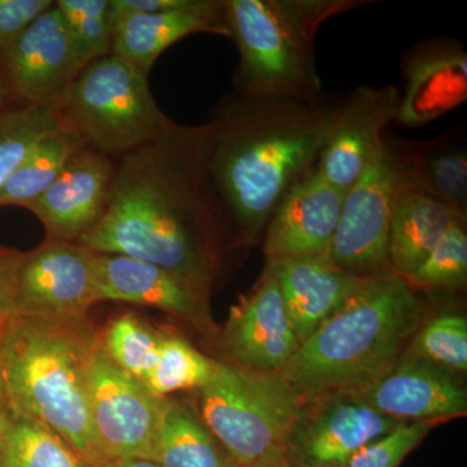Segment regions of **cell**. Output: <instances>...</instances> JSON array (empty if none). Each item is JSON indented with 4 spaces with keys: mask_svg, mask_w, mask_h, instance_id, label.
Returning <instances> with one entry per match:
<instances>
[{
    "mask_svg": "<svg viewBox=\"0 0 467 467\" xmlns=\"http://www.w3.org/2000/svg\"><path fill=\"white\" fill-rule=\"evenodd\" d=\"M211 124H171L117 159L109 209L78 244L211 288L236 244L209 178Z\"/></svg>",
    "mask_w": 467,
    "mask_h": 467,
    "instance_id": "obj_1",
    "label": "cell"
},
{
    "mask_svg": "<svg viewBox=\"0 0 467 467\" xmlns=\"http://www.w3.org/2000/svg\"><path fill=\"white\" fill-rule=\"evenodd\" d=\"M335 104L226 95L211 124L212 187L238 245L254 244L285 193L315 167Z\"/></svg>",
    "mask_w": 467,
    "mask_h": 467,
    "instance_id": "obj_2",
    "label": "cell"
},
{
    "mask_svg": "<svg viewBox=\"0 0 467 467\" xmlns=\"http://www.w3.org/2000/svg\"><path fill=\"white\" fill-rule=\"evenodd\" d=\"M422 310L413 285L392 269L365 276L279 374L303 404L330 393L361 391L398 365Z\"/></svg>",
    "mask_w": 467,
    "mask_h": 467,
    "instance_id": "obj_3",
    "label": "cell"
},
{
    "mask_svg": "<svg viewBox=\"0 0 467 467\" xmlns=\"http://www.w3.org/2000/svg\"><path fill=\"white\" fill-rule=\"evenodd\" d=\"M100 331L88 317H16L0 343V370L12 411L45 426L92 467H110L90 417L92 361Z\"/></svg>",
    "mask_w": 467,
    "mask_h": 467,
    "instance_id": "obj_4",
    "label": "cell"
},
{
    "mask_svg": "<svg viewBox=\"0 0 467 467\" xmlns=\"http://www.w3.org/2000/svg\"><path fill=\"white\" fill-rule=\"evenodd\" d=\"M370 2L225 0L229 38L239 52L234 94L254 99H322L315 41L328 17Z\"/></svg>",
    "mask_w": 467,
    "mask_h": 467,
    "instance_id": "obj_5",
    "label": "cell"
},
{
    "mask_svg": "<svg viewBox=\"0 0 467 467\" xmlns=\"http://www.w3.org/2000/svg\"><path fill=\"white\" fill-rule=\"evenodd\" d=\"M195 409L239 467L284 450L303 401L279 373L216 361Z\"/></svg>",
    "mask_w": 467,
    "mask_h": 467,
    "instance_id": "obj_6",
    "label": "cell"
},
{
    "mask_svg": "<svg viewBox=\"0 0 467 467\" xmlns=\"http://www.w3.org/2000/svg\"><path fill=\"white\" fill-rule=\"evenodd\" d=\"M57 110L61 124L113 159L152 140L171 121L150 92L149 75L115 54L88 64Z\"/></svg>",
    "mask_w": 467,
    "mask_h": 467,
    "instance_id": "obj_7",
    "label": "cell"
},
{
    "mask_svg": "<svg viewBox=\"0 0 467 467\" xmlns=\"http://www.w3.org/2000/svg\"><path fill=\"white\" fill-rule=\"evenodd\" d=\"M161 405L146 384L98 350L90 374L91 426L110 467L126 460L156 462Z\"/></svg>",
    "mask_w": 467,
    "mask_h": 467,
    "instance_id": "obj_8",
    "label": "cell"
},
{
    "mask_svg": "<svg viewBox=\"0 0 467 467\" xmlns=\"http://www.w3.org/2000/svg\"><path fill=\"white\" fill-rule=\"evenodd\" d=\"M399 175L386 140L376 161L344 195L327 257L350 275L365 278L391 269L389 235Z\"/></svg>",
    "mask_w": 467,
    "mask_h": 467,
    "instance_id": "obj_9",
    "label": "cell"
},
{
    "mask_svg": "<svg viewBox=\"0 0 467 467\" xmlns=\"http://www.w3.org/2000/svg\"><path fill=\"white\" fill-rule=\"evenodd\" d=\"M95 259L97 254L84 245L55 239L24 252L15 294L17 317H88L99 303Z\"/></svg>",
    "mask_w": 467,
    "mask_h": 467,
    "instance_id": "obj_10",
    "label": "cell"
},
{
    "mask_svg": "<svg viewBox=\"0 0 467 467\" xmlns=\"http://www.w3.org/2000/svg\"><path fill=\"white\" fill-rule=\"evenodd\" d=\"M398 423L356 392L330 393L303 404L285 451L296 467L343 465Z\"/></svg>",
    "mask_w": 467,
    "mask_h": 467,
    "instance_id": "obj_11",
    "label": "cell"
},
{
    "mask_svg": "<svg viewBox=\"0 0 467 467\" xmlns=\"http://www.w3.org/2000/svg\"><path fill=\"white\" fill-rule=\"evenodd\" d=\"M400 95L392 84L364 85L337 104L316 162L327 182L347 192L376 161L387 126L398 119Z\"/></svg>",
    "mask_w": 467,
    "mask_h": 467,
    "instance_id": "obj_12",
    "label": "cell"
},
{
    "mask_svg": "<svg viewBox=\"0 0 467 467\" xmlns=\"http://www.w3.org/2000/svg\"><path fill=\"white\" fill-rule=\"evenodd\" d=\"M14 101L57 109L82 67L57 7L41 15L2 58Z\"/></svg>",
    "mask_w": 467,
    "mask_h": 467,
    "instance_id": "obj_13",
    "label": "cell"
},
{
    "mask_svg": "<svg viewBox=\"0 0 467 467\" xmlns=\"http://www.w3.org/2000/svg\"><path fill=\"white\" fill-rule=\"evenodd\" d=\"M117 159L85 146L47 192L26 209L41 221L46 239L78 243L109 209Z\"/></svg>",
    "mask_w": 467,
    "mask_h": 467,
    "instance_id": "obj_14",
    "label": "cell"
},
{
    "mask_svg": "<svg viewBox=\"0 0 467 467\" xmlns=\"http://www.w3.org/2000/svg\"><path fill=\"white\" fill-rule=\"evenodd\" d=\"M223 343L230 362L266 373H281L299 349L270 264H265L263 275L250 294L233 306L223 328Z\"/></svg>",
    "mask_w": 467,
    "mask_h": 467,
    "instance_id": "obj_15",
    "label": "cell"
},
{
    "mask_svg": "<svg viewBox=\"0 0 467 467\" xmlns=\"http://www.w3.org/2000/svg\"><path fill=\"white\" fill-rule=\"evenodd\" d=\"M98 300L147 306L189 322L199 330H212L209 291L184 278L144 261L99 254L95 259Z\"/></svg>",
    "mask_w": 467,
    "mask_h": 467,
    "instance_id": "obj_16",
    "label": "cell"
},
{
    "mask_svg": "<svg viewBox=\"0 0 467 467\" xmlns=\"http://www.w3.org/2000/svg\"><path fill=\"white\" fill-rule=\"evenodd\" d=\"M346 192L313 167L285 193L264 232L266 260L327 256Z\"/></svg>",
    "mask_w": 467,
    "mask_h": 467,
    "instance_id": "obj_17",
    "label": "cell"
},
{
    "mask_svg": "<svg viewBox=\"0 0 467 467\" xmlns=\"http://www.w3.org/2000/svg\"><path fill=\"white\" fill-rule=\"evenodd\" d=\"M356 393L398 422H432L467 411L466 389L454 374L408 355L386 376Z\"/></svg>",
    "mask_w": 467,
    "mask_h": 467,
    "instance_id": "obj_18",
    "label": "cell"
},
{
    "mask_svg": "<svg viewBox=\"0 0 467 467\" xmlns=\"http://www.w3.org/2000/svg\"><path fill=\"white\" fill-rule=\"evenodd\" d=\"M405 90L396 121L417 128L434 121L467 98V55L454 39H429L402 60Z\"/></svg>",
    "mask_w": 467,
    "mask_h": 467,
    "instance_id": "obj_19",
    "label": "cell"
},
{
    "mask_svg": "<svg viewBox=\"0 0 467 467\" xmlns=\"http://www.w3.org/2000/svg\"><path fill=\"white\" fill-rule=\"evenodd\" d=\"M266 263L275 270L300 344L333 317L364 281L335 265L327 256L290 257Z\"/></svg>",
    "mask_w": 467,
    "mask_h": 467,
    "instance_id": "obj_20",
    "label": "cell"
},
{
    "mask_svg": "<svg viewBox=\"0 0 467 467\" xmlns=\"http://www.w3.org/2000/svg\"><path fill=\"white\" fill-rule=\"evenodd\" d=\"M195 33L229 38L225 0H186L180 7L119 18L112 54L150 75L160 55L175 42Z\"/></svg>",
    "mask_w": 467,
    "mask_h": 467,
    "instance_id": "obj_21",
    "label": "cell"
},
{
    "mask_svg": "<svg viewBox=\"0 0 467 467\" xmlns=\"http://www.w3.org/2000/svg\"><path fill=\"white\" fill-rule=\"evenodd\" d=\"M399 180L467 217V150L462 131L429 142H405L384 135Z\"/></svg>",
    "mask_w": 467,
    "mask_h": 467,
    "instance_id": "obj_22",
    "label": "cell"
},
{
    "mask_svg": "<svg viewBox=\"0 0 467 467\" xmlns=\"http://www.w3.org/2000/svg\"><path fill=\"white\" fill-rule=\"evenodd\" d=\"M466 218L399 180L389 225V267L408 278L442 235L454 223H466Z\"/></svg>",
    "mask_w": 467,
    "mask_h": 467,
    "instance_id": "obj_23",
    "label": "cell"
},
{
    "mask_svg": "<svg viewBox=\"0 0 467 467\" xmlns=\"http://www.w3.org/2000/svg\"><path fill=\"white\" fill-rule=\"evenodd\" d=\"M156 463L160 467H239L195 409L171 396L162 399Z\"/></svg>",
    "mask_w": 467,
    "mask_h": 467,
    "instance_id": "obj_24",
    "label": "cell"
},
{
    "mask_svg": "<svg viewBox=\"0 0 467 467\" xmlns=\"http://www.w3.org/2000/svg\"><path fill=\"white\" fill-rule=\"evenodd\" d=\"M88 146L67 126H58L38 140L0 192V207H21L36 202L55 183L73 156Z\"/></svg>",
    "mask_w": 467,
    "mask_h": 467,
    "instance_id": "obj_25",
    "label": "cell"
},
{
    "mask_svg": "<svg viewBox=\"0 0 467 467\" xmlns=\"http://www.w3.org/2000/svg\"><path fill=\"white\" fill-rule=\"evenodd\" d=\"M0 467H92L60 436L14 414L5 431Z\"/></svg>",
    "mask_w": 467,
    "mask_h": 467,
    "instance_id": "obj_26",
    "label": "cell"
},
{
    "mask_svg": "<svg viewBox=\"0 0 467 467\" xmlns=\"http://www.w3.org/2000/svg\"><path fill=\"white\" fill-rule=\"evenodd\" d=\"M162 330L134 312L110 319L100 331V348L117 367L146 382L158 359Z\"/></svg>",
    "mask_w": 467,
    "mask_h": 467,
    "instance_id": "obj_27",
    "label": "cell"
},
{
    "mask_svg": "<svg viewBox=\"0 0 467 467\" xmlns=\"http://www.w3.org/2000/svg\"><path fill=\"white\" fill-rule=\"evenodd\" d=\"M214 364L216 359L202 355L180 335L162 330L158 359L144 384L160 399L198 391L208 382Z\"/></svg>",
    "mask_w": 467,
    "mask_h": 467,
    "instance_id": "obj_28",
    "label": "cell"
},
{
    "mask_svg": "<svg viewBox=\"0 0 467 467\" xmlns=\"http://www.w3.org/2000/svg\"><path fill=\"white\" fill-rule=\"evenodd\" d=\"M57 109L11 101L0 109V192L26 153L61 126Z\"/></svg>",
    "mask_w": 467,
    "mask_h": 467,
    "instance_id": "obj_29",
    "label": "cell"
},
{
    "mask_svg": "<svg viewBox=\"0 0 467 467\" xmlns=\"http://www.w3.org/2000/svg\"><path fill=\"white\" fill-rule=\"evenodd\" d=\"M82 69L112 54L113 24L109 0H57L55 2Z\"/></svg>",
    "mask_w": 467,
    "mask_h": 467,
    "instance_id": "obj_30",
    "label": "cell"
},
{
    "mask_svg": "<svg viewBox=\"0 0 467 467\" xmlns=\"http://www.w3.org/2000/svg\"><path fill=\"white\" fill-rule=\"evenodd\" d=\"M405 355L448 373L467 370V319L459 313H442L413 335Z\"/></svg>",
    "mask_w": 467,
    "mask_h": 467,
    "instance_id": "obj_31",
    "label": "cell"
},
{
    "mask_svg": "<svg viewBox=\"0 0 467 467\" xmlns=\"http://www.w3.org/2000/svg\"><path fill=\"white\" fill-rule=\"evenodd\" d=\"M407 279L411 285L429 290H456L465 285L466 223H454Z\"/></svg>",
    "mask_w": 467,
    "mask_h": 467,
    "instance_id": "obj_32",
    "label": "cell"
},
{
    "mask_svg": "<svg viewBox=\"0 0 467 467\" xmlns=\"http://www.w3.org/2000/svg\"><path fill=\"white\" fill-rule=\"evenodd\" d=\"M431 422H399L395 429L368 442L350 457L348 467H399L425 439Z\"/></svg>",
    "mask_w": 467,
    "mask_h": 467,
    "instance_id": "obj_33",
    "label": "cell"
},
{
    "mask_svg": "<svg viewBox=\"0 0 467 467\" xmlns=\"http://www.w3.org/2000/svg\"><path fill=\"white\" fill-rule=\"evenodd\" d=\"M54 3V0H0V58Z\"/></svg>",
    "mask_w": 467,
    "mask_h": 467,
    "instance_id": "obj_34",
    "label": "cell"
},
{
    "mask_svg": "<svg viewBox=\"0 0 467 467\" xmlns=\"http://www.w3.org/2000/svg\"><path fill=\"white\" fill-rule=\"evenodd\" d=\"M23 251L0 247V343L7 333L9 326L17 317L15 294L16 275Z\"/></svg>",
    "mask_w": 467,
    "mask_h": 467,
    "instance_id": "obj_35",
    "label": "cell"
},
{
    "mask_svg": "<svg viewBox=\"0 0 467 467\" xmlns=\"http://www.w3.org/2000/svg\"><path fill=\"white\" fill-rule=\"evenodd\" d=\"M12 416H14V411H12L7 389H5L2 370H0V450H2L3 441H5V431H7Z\"/></svg>",
    "mask_w": 467,
    "mask_h": 467,
    "instance_id": "obj_36",
    "label": "cell"
},
{
    "mask_svg": "<svg viewBox=\"0 0 467 467\" xmlns=\"http://www.w3.org/2000/svg\"><path fill=\"white\" fill-rule=\"evenodd\" d=\"M245 467H296L292 463L290 457H288L285 448L273 451L269 456L264 457L257 462L252 463L250 466Z\"/></svg>",
    "mask_w": 467,
    "mask_h": 467,
    "instance_id": "obj_37",
    "label": "cell"
},
{
    "mask_svg": "<svg viewBox=\"0 0 467 467\" xmlns=\"http://www.w3.org/2000/svg\"><path fill=\"white\" fill-rule=\"evenodd\" d=\"M14 101L9 97L7 84H5V75H3L2 63H0V109L7 106V104Z\"/></svg>",
    "mask_w": 467,
    "mask_h": 467,
    "instance_id": "obj_38",
    "label": "cell"
},
{
    "mask_svg": "<svg viewBox=\"0 0 467 467\" xmlns=\"http://www.w3.org/2000/svg\"><path fill=\"white\" fill-rule=\"evenodd\" d=\"M112 467H160L158 463L147 460H126L119 461Z\"/></svg>",
    "mask_w": 467,
    "mask_h": 467,
    "instance_id": "obj_39",
    "label": "cell"
},
{
    "mask_svg": "<svg viewBox=\"0 0 467 467\" xmlns=\"http://www.w3.org/2000/svg\"><path fill=\"white\" fill-rule=\"evenodd\" d=\"M325 467H348L347 463H343V465H331V466H325Z\"/></svg>",
    "mask_w": 467,
    "mask_h": 467,
    "instance_id": "obj_40",
    "label": "cell"
}]
</instances>
